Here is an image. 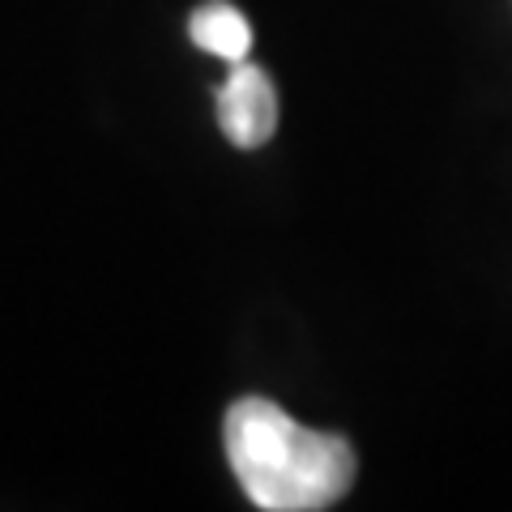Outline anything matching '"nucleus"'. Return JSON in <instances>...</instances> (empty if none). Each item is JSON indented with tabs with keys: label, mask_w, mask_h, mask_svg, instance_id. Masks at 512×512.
Wrapping results in <instances>:
<instances>
[{
	"label": "nucleus",
	"mask_w": 512,
	"mask_h": 512,
	"mask_svg": "<svg viewBox=\"0 0 512 512\" xmlns=\"http://www.w3.org/2000/svg\"><path fill=\"white\" fill-rule=\"evenodd\" d=\"M222 444L244 495L265 512L333 508L355 483V448L295 423L265 397H244L222 419Z\"/></svg>",
	"instance_id": "obj_1"
},
{
	"label": "nucleus",
	"mask_w": 512,
	"mask_h": 512,
	"mask_svg": "<svg viewBox=\"0 0 512 512\" xmlns=\"http://www.w3.org/2000/svg\"><path fill=\"white\" fill-rule=\"evenodd\" d=\"M218 124L231 146L256 150L274 137L278 128V94L265 69L256 64H235V73L218 86Z\"/></svg>",
	"instance_id": "obj_2"
},
{
	"label": "nucleus",
	"mask_w": 512,
	"mask_h": 512,
	"mask_svg": "<svg viewBox=\"0 0 512 512\" xmlns=\"http://www.w3.org/2000/svg\"><path fill=\"white\" fill-rule=\"evenodd\" d=\"M188 35L197 47H205L210 56H222V60H231L239 64L248 56V47H252V26L248 18L239 9H231L227 0H210V5H201L197 13L188 18Z\"/></svg>",
	"instance_id": "obj_3"
}]
</instances>
